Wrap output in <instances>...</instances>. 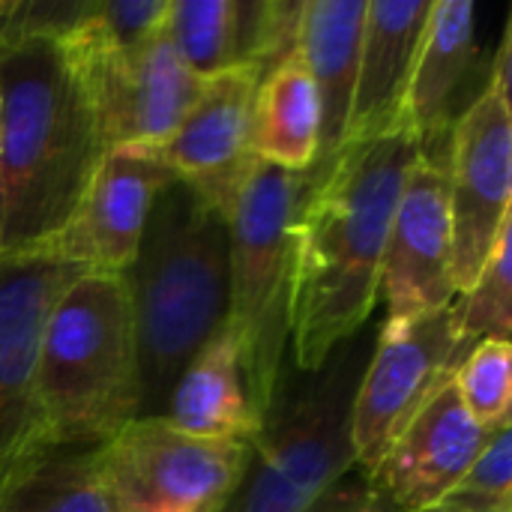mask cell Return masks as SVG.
Segmentation results:
<instances>
[{"label": "cell", "mask_w": 512, "mask_h": 512, "mask_svg": "<svg viewBox=\"0 0 512 512\" xmlns=\"http://www.w3.org/2000/svg\"><path fill=\"white\" fill-rule=\"evenodd\" d=\"M420 141L408 129L345 144L330 174L306 192L294 225L291 366L315 372L357 336L378 303L393 210Z\"/></svg>", "instance_id": "1"}, {"label": "cell", "mask_w": 512, "mask_h": 512, "mask_svg": "<svg viewBox=\"0 0 512 512\" xmlns=\"http://www.w3.org/2000/svg\"><path fill=\"white\" fill-rule=\"evenodd\" d=\"M105 144L57 36L0 42V255L45 246L72 216Z\"/></svg>", "instance_id": "2"}, {"label": "cell", "mask_w": 512, "mask_h": 512, "mask_svg": "<svg viewBox=\"0 0 512 512\" xmlns=\"http://www.w3.org/2000/svg\"><path fill=\"white\" fill-rule=\"evenodd\" d=\"M141 366V417H162L192 357L228 321V219L177 177L153 198L123 273Z\"/></svg>", "instance_id": "3"}, {"label": "cell", "mask_w": 512, "mask_h": 512, "mask_svg": "<svg viewBox=\"0 0 512 512\" xmlns=\"http://www.w3.org/2000/svg\"><path fill=\"white\" fill-rule=\"evenodd\" d=\"M36 402L51 447H102L141 417L135 318L123 276L81 273L45 315Z\"/></svg>", "instance_id": "4"}, {"label": "cell", "mask_w": 512, "mask_h": 512, "mask_svg": "<svg viewBox=\"0 0 512 512\" xmlns=\"http://www.w3.org/2000/svg\"><path fill=\"white\" fill-rule=\"evenodd\" d=\"M378 330H360L315 372L291 363L222 512H312L354 471L351 408Z\"/></svg>", "instance_id": "5"}, {"label": "cell", "mask_w": 512, "mask_h": 512, "mask_svg": "<svg viewBox=\"0 0 512 512\" xmlns=\"http://www.w3.org/2000/svg\"><path fill=\"white\" fill-rule=\"evenodd\" d=\"M306 174L255 162L228 216V333L252 408L264 420L288 369L294 225Z\"/></svg>", "instance_id": "6"}, {"label": "cell", "mask_w": 512, "mask_h": 512, "mask_svg": "<svg viewBox=\"0 0 512 512\" xmlns=\"http://www.w3.org/2000/svg\"><path fill=\"white\" fill-rule=\"evenodd\" d=\"M93 3L57 36L60 51L75 72L96 117L105 150L159 147L183 120L201 90L171 45L165 24L132 48L108 42L93 18Z\"/></svg>", "instance_id": "7"}, {"label": "cell", "mask_w": 512, "mask_h": 512, "mask_svg": "<svg viewBox=\"0 0 512 512\" xmlns=\"http://www.w3.org/2000/svg\"><path fill=\"white\" fill-rule=\"evenodd\" d=\"M471 348L456 303L378 327L351 408V447L360 474H369L426 402L456 378Z\"/></svg>", "instance_id": "8"}, {"label": "cell", "mask_w": 512, "mask_h": 512, "mask_svg": "<svg viewBox=\"0 0 512 512\" xmlns=\"http://www.w3.org/2000/svg\"><path fill=\"white\" fill-rule=\"evenodd\" d=\"M249 462V444L180 432L165 417H138L99 447L117 512H222Z\"/></svg>", "instance_id": "9"}, {"label": "cell", "mask_w": 512, "mask_h": 512, "mask_svg": "<svg viewBox=\"0 0 512 512\" xmlns=\"http://www.w3.org/2000/svg\"><path fill=\"white\" fill-rule=\"evenodd\" d=\"M81 270L36 246L0 255V498L51 450L36 402V345L48 309Z\"/></svg>", "instance_id": "10"}, {"label": "cell", "mask_w": 512, "mask_h": 512, "mask_svg": "<svg viewBox=\"0 0 512 512\" xmlns=\"http://www.w3.org/2000/svg\"><path fill=\"white\" fill-rule=\"evenodd\" d=\"M447 189L453 219V285L468 291L489 261L498 234L512 222L510 87L486 78L459 114L447 144Z\"/></svg>", "instance_id": "11"}, {"label": "cell", "mask_w": 512, "mask_h": 512, "mask_svg": "<svg viewBox=\"0 0 512 512\" xmlns=\"http://www.w3.org/2000/svg\"><path fill=\"white\" fill-rule=\"evenodd\" d=\"M456 297L447 162L420 150L393 210L378 300L387 306L384 321H402L444 309Z\"/></svg>", "instance_id": "12"}, {"label": "cell", "mask_w": 512, "mask_h": 512, "mask_svg": "<svg viewBox=\"0 0 512 512\" xmlns=\"http://www.w3.org/2000/svg\"><path fill=\"white\" fill-rule=\"evenodd\" d=\"M171 180V168L153 147L105 150L72 216L45 249L81 273L123 276L135 261L153 198Z\"/></svg>", "instance_id": "13"}, {"label": "cell", "mask_w": 512, "mask_h": 512, "mask_svg": "<svg viewBox=\"0 0 512 512\" xmlns=\"http://www.w3.org/2000/svg\"><path fill=\"white\" fill-rule=\"evenodd\" d=\"M261 72L234 66L201 81V90L177 129L156 147L171 174L192 186L225 219L255 168L252 105Z\"/></svg>", "instance_id": "14"}, {"label": "cell", "mask_w": 512, "mask_h": 512, "mask_svg": "<svg viewBox=\"0 0 512 512\" xmlns=\"http://www.w3.org/2000/svg\"><path fill=\"white\" fill-rule=\"evenodd\" d=\"M489 438L492 432L468 414L450 381L408 423L366 480L399 512L429 510L474 468Z\"/></svg>", "instance_id": "15"}, {"label": "cell", "mask_w": 512, "mask_h": 512, "mask_svg": "<svg viewBox=\"0 0 512 512\" xmlns=\"http://www.w3.org/2000/svg\"><path fill=\"white\" fill-rule=\"evenodd\" d=\"M474 66L477 6L471 0H432L402 108V129H408L432 159L447 162V156H438V147L450 144V132L465 111L462 102Z\"/></svg>", "instance_id": "16"}, {"label": "cell", "mask_w": 512, "mask_h": 512, "mask_svg": "<svg viewBox=\"0 0 512 512\" xmlns=\"http://www.w3.org/2000/svg\"><path fill=\"white\" fill-rule=\"evenodd\" d=\"M366 9V0H303L300 9L297 54L315 84L321 111L318 156L306 174L309 189L330 174L345 147Z\"/></svg>", "instance_id": "17"}, {"label": "cell", "mask_w": 512, "mask_h": 512, "mask_svg": "<svg viewBox=\"0 0 512 512\" xmlns=\"http://www.w3.org/2000/svg\"><path fill=\"white\" fill-rule=\"evenodd\" d=\"M429 9L432 0H369L345 144L402 129V108Z\"/></svg>", "instance_id": "18"}, {"label": "cell", "mask_w": 512, "mask_h": 512, "mask_svg": "<svg viewBox=\"0 0 512 512\" xmlns=\"http://www.w3.org/2000/svg\"><path fill=\"white\" fill-rule=\"evenodd\" d=\"M162 417L195 438L255 444L264 420L249 402L237 345L228 327L213 336L180 372Z\"/></svg>", "instance_id": "19"}, {"label": "cell", "mask_w": 512, "mask_h": 512, "mask_svg": "<svg viewBox=\"0 0 512 512\" xmlns=\"http://www.w3.org/2000/svg\"><path fill=\"white\" fill-rule=\"evenodd\" d=\"M321 111L315 84L294 51L261 75L252 105V153L258 162L309 174L318 156Z\"/></svg>", "instance_id": "20"}, {"label": "cell", "mask_w": 512, "mask_h": 512, "mask_svg": "<svg viewBox=\"0 0 512 512\" xmlns=\"http://www.w3.org/2000/svg\"><path fill=\"white\" fill-rule=\"evenodd\" d=\"M0 512H117L99 447H51L9 486Z\"/></svg>", "instance_id": "21"}, {"label": "cell", "mask_w": 512, "mask_h": 512, "mask_svg": "<svg viewBox=\"0 0 512 512\" xmlns=\"http://www.w3.org/2000/svg\"><path fill=\"white\" fill-rule=\"evenodd\" d=\"M510 240H512V222L498 234V243L489 255V261L483 264V270L477 273V279L471 282L468 291H462L456 297V309H459V327L462 336L477 345L483 339H498V342H510L512 333V258H510Z\"/></svg>", "instance_id": "22"}, {"label": "cell", "mask_w": 512, "mask_h": 512, "mask_svg": "<svg viewBox=\"0 0 512 512\" xmlns=\"http://www.w3.org/2000/svg\"><path fill=\"white\" fill-rule=\"evenodd\" d=\"M468 414L489 432L512 423V348L510 342H477L453 378Z\"/></svg>", "instance_id": "23"}, {"label": "cell", "mask_w": 512, "mask_h": 512, "mask_svg": "<svg viewBox=\"0 0 512 512\" xmlns=\"http://www.w3.org/2000/svg\"><path fill=\"white\" fill-rule=\"evenodd\" d=\"M423 512H512V423L498 426L474 468Z\"/></svg>", "instance_id": "24"}, {"label": "cell", "mask_w": 512, "mask_h": 512, "mask_svg": "<svg viewBox=\"0 0 512 512\" xmlns=\"http://www.w3.org/2000/svg\"><path fill=\"white\" fill-rule=\"evenodd\" d=\"M312 512H399L357 468L333 486Z\"/></svg>", "instance_id": "25"}, {"label": "cell", "mask_w": 512, "mask_h": 512, "mask_svg": "<svg viewBox=\"0 0 512 512\" xmlns=\"http://www.w3.org/2000/svg\"><path fill=\"white\" fill-rule=\"evenodd\" d=\"M0 225H3V183H0Z\"/></svg>", "instance_id": "26"}]
</instances>
